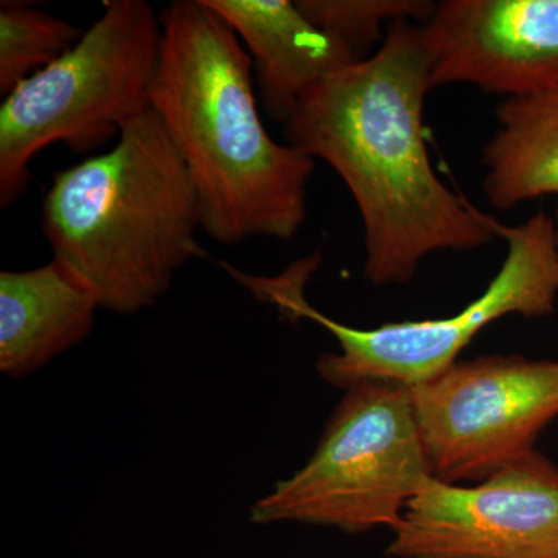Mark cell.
Returning <instances> with one entry per match:
<instances>
[{"label":"cell","instance_id":"cell-1","mask_svg":"<svg viewBox=\"0 0 558 558\" xmlns=\"http://www.w3.org/2000/svg\"><path fill=\"white\" fill-rule=\"evenodd\" d=\"M432 89L421 25L398 21L376 53L318 84L284 123L289 145L329 165L354 197L374 286L405 284L432 253L498 238V220L433 170L424 132Z\"/></svg>","mask_w":558,"mask_h":558},{"label":"cell","instance_id":"cell-2","mask_svg":"<svg viewBox=\"0 0 558 558\" xmlns=\"http://www.w3.org/2000/svg\"><path fill=\"white\" fill-rule=\"evenodd\" d=\"M160 22L150 101L193 180L202 230L223 245L292 240L315 160L270 137L248 51L205 0H174Z\"/></svg>","mask_w":558,"mask_h":558},{"label":"cell","instance_id":"cell-3","mask_svg":"<svg viewBox=\"0 0 558 558\" xmlns=\"http://www.w3.org/2000/svg\"><path fill=\"white\" fill-rule=\"evenodd\" d=\"M199 197L156 110L121 131L100 156L57 172L43 201L53 259L101 311L135 315L204 255Z\"/></svg>","mask_w":558,"mask_h":558},{"label":"cell","instance_id":"cell-4","mask_svg":"<svg viewBox=\"0 0 558 558\" xmlns=\"http://www.w3.org/2000/svg\"><path fill=\"white\" fill-rule=\"evenodd\" d=\"M508 255L483 295L450 317L407 319L379 328H352L323 314L304 295L318 269L319 255L301 259L278 277H253L230 264L223 269L256 299L290 319H310L332 333L339 352L323 354L317 373L332 387L391 381L411 389L446 373L473 339L509 315L542 318L553 314L558 296V252L554 218L535 213L520 226L497 223Z\"/></svg>","mask_w":558,"mask_h":558},{"label":"cell","instance_id":"cell-5","mask_svg":"<svg viewBox=\"0 0 558 558\" xmlns=\"http://www.w3.org/2000/svg\"><path fill=\"white\" fill-rule=\"evenodd\" d=\"M161 22L146 0H110L78 43L0 106V207L20 199L40 150L90 153L153 109Z\"/></svg>","mask_w":558,"mask_h":558},{"label":"cell","instance_id":"cell-6","mask_svg":"<svg viewBox=\"0 0 558 558\" xmlns=\"http://www.w3.org/2000/svg\"><path fill=\"white\" fill-rule=\"evenodd\" d=\"M433 476L411 388L363 381L344 389L310 461L256 499L250 521L392 531Z\"/></svg>","mask_w":558,"mask_h":558},{"label":"cell","instance_id":"cell-7","mask_svg":"<svg viewBox=\"0 0 558 558\" xmlns=\"http://www.w3.org/2000/svg\"><path fill=\"white\" fill-rule=\"evenodd\" d=\"M411 391L433 475L483 481L532 453L558 417V360L484 355Z\"/></svg>","mask_w":558,"mask_h":558},{"label":"cell","instance_id":"cell-8","mask_svg":"<svg viewBox=\"0 0 558 558\" xmlns=\"http://www.w3.org/2000/svg\"><path fill=\"white\" fill-rule=\"evenodd\" d=\"M392 558H558V468L537 450L475 486L433 476L392 529Z\"/></svg>","mask_w":558,"mask_h":558},{"label":"cell","instance_id":"cell-9","mask_svg":"<svg viewBox=\"0 0 558 558\" xmlns=\"http://www.w3.org/2000/svg\"><path fill=\"white\" fill-rule=\"evenodd\" d=\"M421 31L433 89L510 100L558 87V0H444Z\"/></svg>","mask_w":558,"mask_h":558},{"label":"cell","instance_id":"cell-10","mask_svg":"<svg viewBox=\"0 0 558 558\" xmlns=\"http://www.w3.org/2000/svg\"><path fill=\"white\" fill-rule=\"evenodd\" d=\"M245 44L260 102L286 123L299 102L357 62L344 44L312 24L290 0H205Z\"/></svg>","mask_w":558,"mask_h":558},{"label":"cell","instance_id":"cell-11","mask_svg":"<svg viewBox=\"0 0 558 558\" xmlns=\"http://www.w3.org/2000/svg\"><path fill=\"white\" fill-rule=\"evenodd\" d=\"M94 295L61 264L0 274V373L25 379L84 343L94 330Z\"/></svg>","mask_w":558,"mask_h":558},{"label":"cell","instance_id":"cell-12","mask_svg":"<svg viewBox=\"0 0 558 558\" xmlns=\"http://www.w3.org/2000/svg\"><path fill=\"white\" fill-rule=\"evenodd\" d=\"M497 120L498 130L483 149L488 204L509 211L558 196V87L502 101Z\"/></svg>","mask_w":558,"mask_h":558},{"label":"cell","instance_id":"cell-13","mask_svg":"<svg viewBox=\"0 0 558 558\" xmlns=\"http://www.w3.org/2000/svg\"><path fill=\"white\" fill-rule=\"evenodd\" d=\"M83 33L32 3L3 0L0 3V94L7 97L25 80L60 60Z\"/></svg>","mask_w":558,"mask_h":558},{"label":"cell","instance_id":"cell-14","mask_svg":"<svg viewBox=\"0 0 558 558\" xmlns=\"http://www.w3.org/2000/svg\"><path fill=\"white\" fill-rule=\"evenodd\" d=\"M301 13L339 39L357 60L379 43L384 31L398 21L424 24L436 3L428 0H299Z\"/></svg>","mask_w":558,"mask_h":558},{"label":"cell","instance_id":"cell-15","mask_svg":"<svg viewBox=\"0 0 558 558\" xmlns=\"http://www.w3.org/2000/svg\"><path fill=\"white\" fill-rule=\"evenodd\" d=\"M554 227H556V241H557V252H558V208L556 209V216H554Z\"/></svg>","mask_w":558,"mask_h":558}]
</instances>
